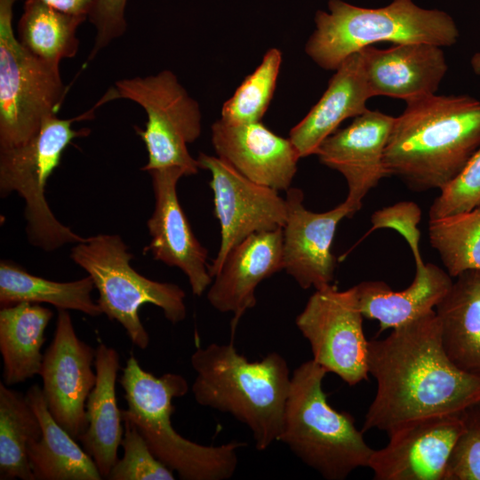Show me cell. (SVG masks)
<instances>
[{"instance_id": "obj_1", "label": "cell", "mask_w": 480, "mask_h": 480, "mask_svg": "<svg viewBox=\"0 0 480 480\" xmlns=\"http://www.w3.org/2000/svg\"><path fill=\"white\" fill-rule=\"evenodd\" d=\"M367 365L377 388L363 431L388 434L480 404V377L460 370L448 358L435 310L392 329L382 340H369Z\"/></svg>"}, {"instance_id": "obj_2", "label": "cell", "mask_w": 480, "mask_h": 480, "mask_svg": "<svg viewBox=\"0 0 480 480\" xmlns=\"http://www.w3.org/2000/svg\"><path fill=\"white\" fill-rule=\"evenodd\" d=\"M480 147V100L428 95L406 102L395 117L384 152L388 176L412 191L442 189Z\"/></svg>"}, {"instance_id": "obj_3", "label": "cell", "mask_w": 480, "mask_h": 480, "mask_svg": "<svg viewBox=\"0 0 480 480\" xmlns=\"http://www.w3.org/2000/svg\"><path fill=\"white\" fill-rule=\"evenodd\" d=\"M190 363L196 372L191 390L198 404L244 424L259 451L278 441L292 377L283 356L271 352L251 362L233 342H213L197 348Z\"/></svg>"}, {"instance_id": "obj_4", "label": "cell", "mask_w": 480, "mask_h": 480, "mask_svg": "<svg viewBox=\"0 0 480 480\" xmlns=\"http://www.w3.org/2000/svg\"><path fill=\"white\" fill-rule=\"evenodd\" d=\"M127 409L123 420L132 422L152 453L184 480H227L238 464L239 441L203 445L180 435L172 427V401L188 391L186 379L176 373L156 377L144 371L133 355L126 361L120 379Z\"/></svg>"}, {"instance_id": "obj_5", "label": "cell", "mask_w": 480, "mask_h": 480, "mask_svg": "<svg viewBox=\"0 0 480 480\" xmlns=\"http://www.w3.org/2000/svg\"><path fill=\"white\" fill-rule=\"evenodd\" d=\"M314 20L316 28L305 52L326 70H335L349 55L377 43H427L444 47L453 45L460 36L450 14L420 7L413 0H393L379 8L329 0L327 11H316Z\"/></svg>"}, {"instance_id": "obj_6", "label": "cell", "mask_w": 480, "mask_h": 480, "mask_svg": "<svg viewBox=\"0 0 480 480\" xmlns=\"http://www.w3.org/2000/svg\"><path fill=\"white\" fill-rule=\"evenodd\" d=\"M326 373L313 359L292 372L278 441L324 478L343 480L367 467L374 449L354 418L328 403L323 389Z\"/></svg>"}, {"instance_id": "obj_7", "label": "cell", "mask_w": 480, "mask_h": 480, "mask_svg": "<svg viewBox=\"0 0 480 480\" xmlns=\"http://www.w3.org/2000/svg\"><path fill=\"white\" fill-rule=\"evenodd\" d=\"M70 257L92 277L102 313L120 323L140 348H147L149 343L139 315L141 306L149 303L160 308L172 324L185 319V292L175 284L154 281L138 273L130 265L133 256L119 236L99 234L85 238L72 248Z\"/></svg>"}, {"instance_id": "obj_8", "label": "cell", "mask_w": 480, "mask_h": 480, "mask_svg": "<svg viewBox=\"0 0 480 480\" xmlns=\"http://www.w3.org/2000/svg\"><path fill=\"white\" fill-rule=\"evenodd\" d=\"M92 111L70 119L51 115L27 142L0 149L1 196L16 192L23 198L28 241L44 251H54L85 239L57 220L44 191L49 177L60 164L65 148L74 139L90 134L88 128L73 129V122L89 119L93 116Z\"/></svg>"}, {"instance_id": "obj_9", "label": "cell", "mask_w": 480, "mask_h": 480, "mask_svg": "<svg viewBox=\"0 0 480 480\" xmlns=\"http://www.w3.org/2000/svg\"><path fill=\"white\" fill-rule=\"evenodd\" d=\"M17 0H0V149L27 142L65 95L60 65L40 60L19 43L12 27Z\"/></svg>"}, {"instance_id": "obj_10", "label": "cell", "mask_w": 480, "mask_h": 480, "mask_svg": "<svg viewBox=\"0 0 480 480\" xmlns=\"http://www.w3.org/2000/svg\"><path fill=\"white\" fill-rule=\"evenodd\" d=\"M115 99L134 101L147 115L146 128L135 127L148 156L143 171L180 168L186 176L198 172L188 145L200 136V108L172 71L118 80L101 100Z\"/></svg>"}, {"instance_id": "obj_11", "label": "cell", "mask_w": 480, "mask_h": 480, "mask_svg": "<svg viewBox=\"0 0 480 480\" xmlns=\"http://www.w3.org/2000/svg\"><path fill=\"white\" fill-rule=\"evenodd\" d=\"M356 289L331 284L309 297L295 324L308 340L312 359L349 386L368 379V342Z\"/></svg>"}, {"instance_id": "obj_12", "label": "cell", "mask_w": 480, "mask_h": 480, "mask_svg": "<svg viewBox=\"0 0 480 480\" xmlns=\"http://www.w3.org/2000/svg\"><path fill=\"white\" fill-rule=\"evenodd\" d=\"M196 160L200 169L211 173L214 213L220 226V249L209 266L213 277L228 252L244 239L258 232L283 228L286 201L278 191L250 180L219 156L200 153Z\"/></svg>"}, {"instance_id": "obj_13", "label": "cell", "mask_w": 480, "mask_h": 480, "mask_svg": "<svg viewBox=\"0 0 480 480\" xmlns=\"http://www.w3.org/2000/svg\"><path fill=\"white\" fill-rule=\"evenodd\" d=\"M94 360L95 348L77 337L68 310L59 309L39 375L50 413L77 440L87 427L86 401L96 383Z\"/></svg>"}, {"instance_id": "obj_14", "label": "cell", "mask_w": 480, "mask_h": 480, "mask_svg": "<svg viewBox=\"0 0 480 480\" xmlns=\"http://www.w3.org/2000/svg\"><path fill=\"white\" fill-rule=\"evenodd\" d=\"M464 429L462 412L423 419L388 433L368 463L375 480H444L452 449Z\"/></svg>"}, {"instance_id": "obj_15", "label": "cell", "mask_w": 480, "mask_h": 480, "mask_svg": "<svg viewBox=\"0 0 480 480\" xmlns=\"http://www.w3.org/2000/svg\"><path fill=\"white\" fill-rule=\"evenodd\" d=\"M302 190L286 191L287 215L283 227L284 269L302 289L332 284L336 268L332 245L339 222L354 215L344 201L333 209L315 212L304 204Z\"/></svg>"}, {"instance_id": "obj_16", "label": "cell", "mask_w": 480, "mask_h": 480, "mask_svg": "<svg viewBox=\"0 0 480 480\" xmlns=\"http://www.w3.org/2000/svg\"><path fill=\"white\" fill-rule=\"evenodd\" d=\"M395 117L367 109L347 127L337 130L318 147L315 155L324 165L342 174L348 184L345 201L353 215L368 192L388 177L384 152Z\"/></svg>"}, {"instance_id": "obj_17", "label": "cell", "mask_w": 480, "mask_h": 480, "mask_svg": "<svg viewBox=\"0 0 480 480\" xmlns=\"http://www.w3.org/2000/svg\"><path fill=\"white\" fill-rule=\"evenodd\" d=\"M155 196L153 213L147 222L151 240L144 252L154 260L177 267L187 276L194 295L201 296L212 277L207 250L197 240L179 202L177 185L186 176L180 168L148 172Z\"/></svg>"}, {"instance_id": "obj_18", "label": "cell", "mask_w": 480, "mask_h": 480, "mask_svg": "<svg viewBox=\"0 0 480 480\" xmlns=\"http://www.w3.org/2000/svg\"><path fill=\"white\" fill-rule=\"evenodd\" d=\"M211 137L218 156L245 178L276 191L290 188L300 157L289 138L261 121L231 124L221 119L212 125Z\"/></svg>"}, {"instance_id": "obj_19", "label": "cell", "mask_w": 480, "mask_h": 480, "mask_svg": "<svg viewBox=\"0 0 480 480\" xmlns=\"http://www.w3.org/2000/svg\"><path fill=\"white\" fill-rule=\"evenodd\" d=\"M284 269L283 228L258 232L227 254L207 292L209 303L221 313H233L232 329L256 305L260 282Z\"/></svg>"}, {"instance_id": "obj_20", "label": "cell", "mask_w": 480, "mask_h": 480, "mask_svg": "<svg viewBox=\"0 0 480 480\" xmlns=\"http://www.w3.org/2000/svg\"><path fill=\"white\" fill-rule=\"evenodd\" d=\"M372 97L405 102L436 94L448 66L441 46L427 43L396 44L387 49L360 50Z\"/></svg>"}, {"instance_id": "obj_21", "label": "cell", "mask_w": 480, "mask_h": 480, "mask_svg": "<svg viewBox=\"0 0 480 480\" xmlns=\"http://www.w3.org/2000/svg\"><path fill=\"white\" fill-rule=\"evenodd\" d=\"M404 238L416 262V275L411 285L402 291H394L381 281H365L355 285L362 315L377 320L380 332L395 329L433 312L453 283L446 270L432 263H423L419 251V230Z\"/></svg>"}, {"instance_id": "obj_22", "label": "cell", "mask_w": 480, "mask_h": 480, "mask_svg": "<svg viewBox=\"0 0 480 480\" xmlns=\"http://www.w3.org/2000/svg\"><path fill=\"white\" fill-rule=\"evenodd\" d=\"M334 71L322 97L290 131L289 139L300 158L315 155L344 120L368 109L366 102L372 95L361 52L347 57Z\"/></svg>"}, {"instance_id": "obj_23", "label": "cell", "mask_w": 480, "mask_h": 480, "mask_svg": "<svg viewBox=\"0 0 480 480\" xmlns=\"http://www.w3.org/2000/svg\"><path fill=\"white\" fill-rule=\"evenodd\" d=\"M94 366L96 383L85 405L87 427L78 440L94 460L102 478H107L118 460L124 431L122 411L116 396L119 354L115 348L100 343L95 348Z\"/></svg>"}, {"instance_id": "obj_24", "label": "cell", "mask_w": 480, "mask_h": 480, "mask_svg": "<svg viewBox=\"0 0 480 480\" xmlns=\"http://www.w3.org/2000/svg\"><path fill=\"white\" fill-rule=\"evenodd\" d=\"M445 354L460 370L480 377V270H467L435 308Z\"/></svg>"}, {"instance_id": "obj_25", "label": "cell", "mask_w": 480, "mask_h": 480, "mask_svg": "<svg viewBox=\"0 0 480 480\" xmlns=\"http://www.w3.org/2000/svg\"><path fill=\"white\" fill-rule=\"evenodd\" d=\"M37 415L41 437L28 445V457L35 480H100L94 460L50 413L42 388L35 384L26 392Z\"/></svg>"}, {"instance_id": "obj_26", "label": "cell", "mask_w": 480, "mask_h": 480, "mask_svg": "<svg viewBox=\"0 0 480 480\" xmlns=\"http://www.w3.org/2000/svg\"><path fill=\"white\" fill-rule=\"evenodd\" d=\"M52 317L50 308L36 303L20 302L0 310V352L3 380L7 386L40 373L44 331Z\"/></svg>"}, {"instance_id": "obj_27", "label": "cell", "mask_w": 480, "mask_h": 480, "mask_svg": "<svg viewBox=\"0 0 480 480\" xmlns=\"http://www.w3.org/2000/svg\"><path fill=\"white\" fill-rule=\"evenodd\" d=\"M93 288L90 276L72 282H55L31 275L11 260L0 263L1 308L20 302L49 303L58 309H73L97 316L102 311L92 300Z\"/></svg>"}, {"instance_id": "obj_28", "label": "cell", "mask_w": 480, "mask_h": 480, "mask_svg": "<svg viewBox=\"0 0 480 480\" xmlns=\"http://www.w3.org/2000/svg\"><path fill=\"white\" fill-rule=\"evenodd\" d=\"M87 19L60 12L40 0H26L17 27V39L35 57L60 65L79 48L78 27Z\"/></svg>"}, {"instance_id": "obj_29", "label": "cell", "mask_w": 480, "mask_h": 480, "mask_svg": "<svg viewBox=\"0 0 480 480\" xmlns=\"http://www.w3.org/2000/svg\"><path fill=\"white\" fill-rule=\"evenodd\" d=\"M42 428L26 394L0 383V479L35 480L28 444L38 440Z\"/></svg>"}, {"instance_id": "obj_30", "label": "cell", "mask_w": 480, "mask_h": 480, "mask_svg": "<svg viewBox=\"0 0 480 480\" xmlns=\"http://www.w3.org/2000/svg\"><path fill=\"white\" fill-rule=\"evenodd\" d=\"M428 236L452 277L467 270H480V206L429 220Z\"/></svg>"}, {"instance_id": "obj_31", "label": "cell", "mask_w": 480, "mask_h": 480, "mask_svg": "<svg viewBox=\"0 0 480 480\" xmlns=\"http://www.w3.org/2000/svg\"><path fill=\"white\" fill-rule=\"evenodd\" d=\"M281 63V51L269 49L256 69L224 102L220 119L231 124L261 121L273 98Z\"/></svg>"}, {"instance_id": "obj_32", "label": "cell", "mask_w": 480, "mask_h": 480, "mask_svg": "<svg viewBox=\"0 0 480 480\" xmlns=\"http://www.w3.org/2000/svg\"><path fill=\"white\" fill-rule=\"evenodd\" d=\"M121 445L124 455L111 468L109 480H173L172 470L150 451L136 427L127 420Z\"/></svg>"}, {"instance_id": "obj_33", "label": "cell", "mask_w": 480, "mask_h": 480, "mask_svg": "<svg viewBox=\"0 0 480 480\" xmlns=\"http://www.w3.org/2000/svg\"><path fill=\"white\" fill-rule=\"evenodd\" d=\"M480 206V147L460 174L440 190L429 208V220Z\"/></svg>"}, {"instance_id": "obj_34", "label": "cell", "mask_w": 480, "mask_h": 480, "mask_svg": "<svg viewBox=\"0 0 480 480\" xmlns=\"http://www.w3.org/2000/svg\"><path fill=\"white\" fill-rule=\"evenodd\" d=\"M462 415L464 429L451 453L444 480H480V404Z\"/></svg>"}, {"instance_id": "obj_35", "label": "cell", "mask_w": 480, "mask_h": 480, "mask_svg": "<svg viewBox=\"0 0 480 480\" xmlns=\"http://www.w3.org/2000/svg\"><path fill=\"white\" fill-rule=\"evenodd\" d=\"M127 0H97L88 16L94 26L96 36L88 60H92L126 30L125 6Z\"/></svg>"}, {"instance_id": "obj_36", "label": "cell", "mask_w": 480, "mask_h": 480, "mask_svg": "<svg viewBox=\"0 0 480 480\" xmlns=\"http://www.w3.org/2000/svg\"><path fill=\"white\" fill-rule=\"evenodd\" d=\"M47 5L68 14L85 16L94 8L97 0H40Z\"/></svg>"}, {"instance_id": "obj_37", "label": "cell", "mask_w": 480, "mask_h": 480, "mask_svg": "<svg viewBox=\"0 0 480 480\" xmlns=\"http://www.w3.org/2000/svg\"><path fill=\"white\" fill-rule=\"evenodd\" d=\"M471 65L476 74L480 75V53H475L471 60Z\"/></svg>"}]
</instances>
